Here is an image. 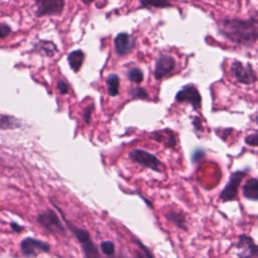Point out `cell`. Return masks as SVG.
<instances>
[{
  "mask_svg": "<svg viewBox=\"0 0 258 258\" xmlns=\"http://www.w3.org/2000/svg\"><path fill=\"white\" fill-rule=\"evenodd\" d=\"M10 32H11V28L8 24H6L4 22L0 23V38L1 39L5 38Z\"/></svg>",
  "mask_w": 258,
  "mask_h": 258,
  "instance_id": "cell-27",
  "label": "cell"
},
{
  "mask_svg": "<svg viewBox=\"0 0 258 258\" xmlns=\"http://www.w3.org/2000/svg\"><path fill=\"white\" fill-rule=\"evenodd\" d=\"M254 120H255V123L258 125V115L255 117V119H254Z\"/></svg>",
  "mask_w": 258,
  "mask_h": 258,
  "instance_id": "cell-30",
  "label": "cell"
},
{
  "mask_svg": "<svg viewBox=\"0 0 258 258\" xmlns=\"http://www.w3.org/2000/svg\"><path fill=\"white\" fill-rule=\"evenodd\" d=\"M85 59V53L81 49H76L68 54V62L74 72H78Z\"/></svg>",
  "mask_w": 258,
  "mask_h": 258,
  "instance_id": "cell-15",
  "label": "cell"
},
{
  "mask_svg": "<svg viewBox=\"0 0 258 258\" xmlns=\"http://www.w3.org/2000/svg\"><path fill=\"white\" fill-rule=\"evenodd\" d=\"M128 157L132 161L139 163L140 165H142L146 168H150L157 172H161V170H162L161 162L159 161V159L154 154H151L145 150L133 149L129 152Z\"/></svg>",
  "mask_w": 258,
  "mask_h": 258,
  "instance_id": "cell-7",
  "label": "cell"
},
{
  "mask_svg": "<svg viewBox=\"0 0 258 258\" xmlns=\"http://www.w3.org/2000/svg\"><path fill=\"white\" fill-rule=\"evenodd\" d=\"M20 251L26 258H35L40 253H48L50 245L42 240L26 237L20 242Z\"/></svg>",
  "mask_w": 258,
  "mask_h": 258,
  "instance_id": "cell-6",
  "label": "cell"
},
{
  "mask_svg": "<svg viewBox=\"0 0 258 258\" xmlns=\"http://www.w3.org/2000/svg\"><path fill=\"white\" fill-rule=\"evenodd\" d=\"M53 206L58 210V212L61 214L63 221L66 222V225L68 226V228L70 229V231L74 234V236L76 237V239L78 240V242L81 245L82 251L85 255L86 258H102L101 254L99 252V249L97 247V245L94 243V241L91 238L90 233L81 227H78L76 225H74L72 222H70L62 214V212L54 205V203H52Z\"/></svg>",
  "mask_w": 258,
  "mask_h": 258,
  "instance_id": "cell-2",
  "label": "cell"
},
{
  "mask_svg": "<svg viewBox=\"0 0 258 258\" xmlns=\"http://www.w3.org/2000/svg\"><path fill=\"white\" fill-rule=\"evenodd\" d=\"M129 94H130L131 98H133V99H147L148 98L147 92L144 89L140 88V87L132 88L130 90Z\"/></svg>",
  "mask_w": 258,
  "mask_h": 258,
  "instance_id": "cell-22",
  "label": "cell"
},
{
  "mask_svg": "<svg viewBox=\"0 0 258 258\" xmlns=\"http://www.w3.org/2000/svg\"><path fill=\"white\" fill-rule=\"evenodd\" d=\"M94 106L93 105H89L86 107V109L84 110V114H83V119L85 121V123L89 124L91 121V116H92V112H93Z\"/></svg>",
  "mask_w": 258,
  "mask_h": 258,
  "instance_id": "cell-26",
  "label": "cell"
},
{
  "mask_svg": "<svg viewBox=\"0 0 258 258\" xmlns=\"http://www.w3.org/2000/svg\"><path fill=\"white\" fill-rule=\"evenodd\" d=\"M248 173V170H237L234 171L229 178V181L225 185V187L220 192L219 199L222 202H230L235 201L238 199V188L242 181V179L245 177V175Z\"/></svg>",
  "mask_w": 258,
  "mask_h": 258,
  "instance_id": "cell-5",
  "label": "cell"
},
{
  "mask_svg": "<svg viewBox=\"0 0 258 258\" xmlns=\"http://www.w3.org/2000/svg\"><path fill=\"white\" fill-rule=\"evenodd\" d=\"M135 243L138 245L139 249L142 251V253H143V255H144L145 258H155L154 255L152 254V252H151L144 244H142L139 240H135Z\"/></svg>",
  "mask_w": 258,
  "mask_h": 258,
  "instance_id": "cell-24",
  "label": "cell"
},
{
  "mask_svg": "<svg viewBox=\"0 0 258 258\" xmlns=\"http://www.w3.org/2000/svg\"><path fill=\"white\" fill-rule=\"evenodd\" d=\"M175 100L178 103H189L194 109H199L202 104V97L198 89L192 85H187L178 91L175 95Z\"/></svg>",
  "mask_w": 258,
  "mask_h": 258,
  "instance_id": "cell-9",
  "label": "cell"
},
{
  "mask_svg": "<svg viewBox=\"0 0 258 258\" xmlns=\"http://www.w3.org/2000/svg\"><path fill=\"white\" fill-rule=\"evenodd\" d=\"M175 68V59L172 55L169 54H160L156 61H155V66H154V78L156 80H160L162 78H164L165 76H167L168 74H170Z\"/></svg>",
  "mask_w": 258,
  "mask_h": 258,
  "instance_id": "cell-11",
  "label": "cell"
},
{
  "mask_svg": "<svg viewBox=\"0 0 258 258\" xmlns=\"http://www.w3.org/2000/svg\"><path fill=\"white\" fill-rule=\"evenodd\" d=\"M136 46L135 38L126 32L119 33L114 39L115 52L119 56H125L129 54Z\"/></svg>",
  "mask_w": 258,
  "mask_h": 258,
  "instance_id": "cell-12",
  "label": "cell"
},
{
  "mask_svg": "<svg viewBox=\"0 0 258 258\" xmlns=\"http://www.w3.org/2000/svg\"><path fill=\"white\" fill-rule=\"evenodd\" d=\"M106 84L108 88V94L111 97H116L119 94L120 79L116 74H111L106 78Z\"/></svg>",
  "mask_w": 258,
  "mask_h": 258,
  "instance_id": "cell-17",
  "label": "cell"
},
{
  "mask_svg": "<svg viewBox=\"0 0 258 258\" xmlns=\"http://www.w3.org/2000/svg\"><path fill=\"white\" fill-rule=\"evenodd\" d=\"M128 79L129 81H131L132 83H135V84H139L143 81L144 79V75H143V72L139 69V68H136V67H133L131 68L129 71H128Z\"/></svg>",
  "mask_w": 258,
  "mask_h": 258,
  "instance_id": "cell-19",
  "label": "cell"
},
{
  "mask_svg": "<svg viewBox=\"0 0 258 258\" xmlns=\"http://www.w3.org/2000/svg\"><path fill=\"white\" fill-rule=\"evenodd\" d=\"M243 197L250 201H258V178H248L242 186Z\"/></svg>",
  "mask_w": 258,
  "mask_h": 258,
  "instance_id": "cell-13",
  "label": "cell"
},
{
  "mask_svg": "<svg viewBox=\"0 0 258 258\" xmlns=\"http://www.w3.org/2000/svg\"><path fill=\"white\" fill-rule=\"evenodd\" d=\"M112 258H130V257H127V256H124V255L119 254V255H115V256H113Z\"/></svg>",
  "mask_w": 258,
  "mask_h": 258,
  "instance_id": "cell-29",
  "label": "cell"
},
{
  "mask_svg": "<svg viewBox=\"0 0 258 258\" xmlns=\"http://www.w3.org/2000/svg\"><path fill=\"white\" fill-rule=\"evenodd\" d=\"M235 248L238 258H258V244L249 235H239Z\"/></svg>",
  "mask_w": 258,
  "mask_h": 258,
  "instance_id": "cell-8",
  "label": "cell"
},
{
  "mask_svg": "<svg viewBox=\"0 0 258 258\" xmlns=\"http://www.w3.org/2000/svg\"><path fill=\"white\" fill-rule=\"evenodd\" d=\"M140 5L142 7H158V8H162V7H168L171 4L167 1H140Z\"/></svg>",
  "mask_w": 258,
  "mask_h": 258,
  "instance_id": "cell-21",
  "label": "cell"
},
{
  "mask_svg": "<svg viewBox=\"0 0 258 258\" xmlns=\"http://www.w3.org/2000/svg\"><path fill=\"white\" fill-rule=\"evenodd\" d=\"M56 88H57L58 92H59L60 94H62V95L68 94L69 91H70V87H69L68 83H67L66 81H63V80H58V81H57V83H56Z\"/></svg>",
  "mask_w": 258,
  "mask_h": 258,
  "instance_id": "cell-25",
  "label": "cell"
},
{
  "mask_svg": "<svg viewBox=\"0 0 258 258\" xmlns=\"http://www.w3.org/2000/svg\"><path fill=\"white\" fill-rule=\"evenodd\" d=\"M165 217L168 221L173 223L176 227L182 230H186V220H185V217L180 212L169 211L165 214Z\"/></svg>",
  "mask_w": 258,
  "mask_h": 258,
  "instance_id": "cell-16",
  "label": "cell"
},
{
  "mask_svg": "<svg viewBox=\"0 0 258 258\" xmlns=\"http://www.w3.org/2000/svg\"><path fill=\"white\" fill-rule=\"evenodd\" d=\"M245 143L248 144L249 146H254V147H258V133H252L249 134L245 137L244 139Z\"/></svg>",
  "mask_w": 258,
  "mask_h": 258,
  "instance_id": "cell-23",
  "label": "cell"
},
{
  "mask_svg": "<svg viewBox=\"0 0 258 258\" xmlns=\"http://www.w3.org/2000/svg\"><path fill=\"white\" fill-rule=\"evenodd\" d=\"M35 51H37L40 54H43L45 56H52L56 51H57V47L56 45L50 41V40H46V39H40L38 40L33 48Z\"/></svg>",
  "mask_w": 258,
  "mask_h": 258,
  "instance_id": "cell-14",
  "label": "cell"
},
{
  "mask_svg": "<svg viewBox=\"0 0 258 258\" xmlns=\"http://www.w3.org/2000/svg\"><path fill=\"white\" fill-rule=\"evenodd\" d=\"M10 227H11V229H12L14 232H17V233H20V232L23 231V229H24V227L18 225V224L15 223V222L10 223Z\"/></svg>",
  "mask_w": 258,
  "mask_h": 258,
  "instance_id": "cell-28",
  "label": "cell"
},
{
  "mask_svg": "<svg viewBox=\"0 0 258 258\" xmlns=\"http://www.w3.org/2000/svg\"><path fill=\"white\" fill-rule=\"evenodd\" d=\"M219 33L229 41L243 46H251L258 41V11L248 18H223L218 22Z\"/></svg>",
  "mask_w": 258,
  "mask_h": 258,
  "instance_id": "cell-1",
  "label": "cell"
},
{
  "mask_svg": "<svg viewBox=\"0 0 258 258\" xmlns=\"http://www.w3.org/2000/svg\"><path fill=\"white\" fill-rule=\"evenodd\" d=\"M36 5V16L43 15H58L62 12L64 7V1L62 0H37Z\"/></svg>",
  "mask_w": 258,
  "mask_h": 258,
  "instance_id": "cell-10",
  "label": "cell"
},
{
  "mask_svg": "<svg viewBox=\"0 0 258 258\" xmlns=\"http://www.w3.org/2000/svg\"><path fill=\"white\" fill-rule=\"evenodd\" d=\"M21 126V123L18 119L12 117V116H8L5 114H1V118H0V128L2 130H6V129H16L18 127Z\"/></svg>",
  "mask_w": 258,
  "mask_h": 258,
  "instance_id": "cell-18",
  "label": "cell"
},
{
  "mask_svg": "<svg viewBox=\"0 0 258 258\" xmlns=\"http://www.w3.org/2000/svg\"><path fill=\"white\" fill-rule=\"evenodd\" d=\"M100 248H101V251L103 252V254H105L106 256H108L110 258L115 256V245L112 241H110V240L102 241L100 244Z\"/></svg>",
  "mask_w": 258,
  "mask_h": 258,
  "instance_id": "cell-20",
  "label": "cell"
},
{
  "mask_svg": "<svg viewBox=\"0 0 258 258\" xmlns=\"http://www.w3.org/2000/svg\"><path fill=\"white\" fill-rule=\"evenodd\" d=\"M36 221L49 234L60 236L66 235V228L62 225L59 217L53 210L47 209L42 213L38 214Z\"/></svg>",
  "mask_w": 258,
  "mask_h": 258,
  "instance_id": "cell-3",
  "label": "cell"
},
{
  "mask_svg": "<svg viewBox=\"0 0 258 258\" xmlns=\"http://www.w3.org/2000/svg\"><path fill=\"white\" fill-rule=\"evenodd\" d=\"M230 72L236 82L244 85H252L257 82L258 77L251 63H244L240 60H233L230 66Z\"/></svg>",
  "mask_w": 258,
  "mask_h": 258,
  "instance_id": "cell-4",
  "label": "cell"
}]
</instances>
